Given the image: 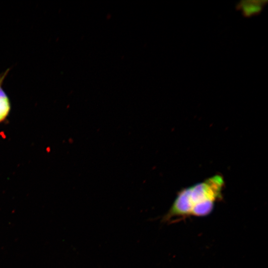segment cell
<instances>
[{
  "instance_id": "cell-2",
  "label": "cell",
  "mask_w": 268,
  "mask_h": 268,
  "mask_svg": "<svg viewBox=\"0 0 268 268\" xmlns=\"http://www.w3.org/2000/svg\"><path fill=\"white\" fill-rule=\"evenodd\" d=\"M9 69L0 74V123L4 122L9 116L11 105L10 99L2 88L3 80L8 72Z\"/></svg>"
},
{
  "instance_id": "cell-1",
  "label": "cell",
  "mask_w": 268,
  "mask_h": 268,
  "mask_svg": "<svg viewBox=\"0 0 268 268\" xmlns=\"http://www.w3.org/2000/svg\"><path fill=\"white\" fill-rule=\"evenodd\" d=\"M224 181L215 175L204 181L181 190L161 222L169 223L189 217H204L212 211L222 199Z\"/></svg>"
},
{
  "instance_id": "cell-3",
  "label": "cell",
  "mask_w": 268,
  "mask_h": 268,
  "mask_svg": "<svg viewBox=\"0 0 268 268\" xmlns=\"http://www.w3.org/2000/svg\"><path fill=\"white\" fill-rule=\"evenodd\" d=\"M264 3L263 0L243 1L239 4V6L245 16H250L260 12Z\"/></svg>"
}]
</instances>
